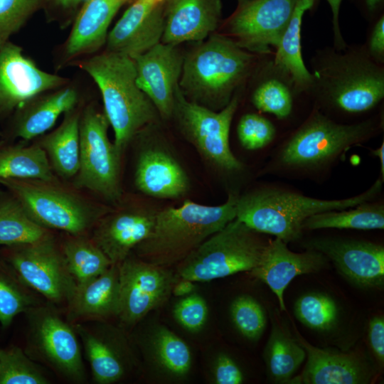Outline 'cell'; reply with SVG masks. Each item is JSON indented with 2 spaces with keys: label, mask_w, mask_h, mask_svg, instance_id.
Masks as SVG:
<instances>
[{
  "label": "cell",
  "mask_w": 384,
  "mask_h": 384,
  "mask_svg": "<svg viewBox=\"0 0 384 384\" xmlns=\"http://www.w3.org/2000/svg\"><path fill=\"white\" fill-rule=\"evenodd\" d=\"M326 73V91L331 102L351 113L372 109L384 96L381 68L366 59L340 57Z\"/></svg>",
  "instance_id": "9a60e30c"
},
{
  "label": "cell",
  "mask_w": 384,
  "mask_h": 384,
  "mask_svg": "<svg viewBox=\"0 0 384 384\" xmlns=\"http://www.w3.org/2000/svg\"><path fill=\"white\" fill-rule=\"evenodd\" d=\"M327 262L324 255L314 249L293 252L286 242L276 238L268 240L258 265L249 272L270 288L279 301L280 310L285 311L284 292L293 279L316 272L325 268Z\"/></svg>",
  "instance_id": "44dd1931"
},
{
  "label": "cell",
  "mask_w": 384,
  "mask_h": 384,
  "mask_svg": "<svg viewBox=\"0 0 384 384\" xmlns=\"http://www.w3.org/2000/svg\"><path fill=\"white\" fill-rule=\"evenodd\" d=\"M157 210L139 203L106 213L97 225L92 240L112 265H119L149 235Z\"/></svg>",
  "instance_id": "ffe728a7"
},
{
  "label": "cell",
  "mask_w": 384,
  "mask_h": 384,
  "mask_svg": "<svg viewBox=\"0 0 384 384\" xmlns=\"http://www.w3.org/2000/svg\"><path fill=\"white\" fill-rule=\"evenodd\" d=\"M238 107V98L234 96L222 110H212L188 100L178 85L171 118L206 161L223 171L235 173L242 170L243 164L230 149L229 132Z\"/></svg>",
  "instance_id": "52a82bcc"
},
{
  "label": "cell",
  "mask_w": 384,
  "mask_h": 384,
  "mask_svg": "<svg viewBox=\"0 0 384 384\" xmlns=\"http://www.w3.org/2000/svg\"><path fill=\"white\" fill-rule=\"evenodd\" d=\"M373 153L375 156H378L379 158L381 176L383 180V177H384V142L382 143V144L380 146L378 149L373 151Z\"/></svg>",
  "instance_id": "681fc988"
},
{
  "label": "cell",
  "mask_w": 384,
  "mask_h": 384,
  "mask_svg": "<svg viewBox=\"0 0 384 384\" xmlns=\"http://www.w3.org/2000/svg\"><path fill=\"white\" fill-rule=\"evenodd\" d=\"M258 233L235 218L176 265V275L203 282L250 272L258 265L268 242Z\"/></svg>",
  "instance_id": "5b68a950"
},
{
  "label": "cell",
  "mask_w": 384,
  "mask_h": 384,
  "mask_svg": "<svg viewBox=\"0 0 384 384\" xmlns=\"http://www.w3.org/2000/svg\"><path fill=\"white\" fill-rule=\"evenodd\" d=\"M149 347L158 367L174 378H182L189 372L192 356L186 342L168 329H156Z\"/></svg>",
  "instance_id": "e575fe53"
},
{
  "label": "cell",
  "mask_w": 384,
  "mask_h": 384,
  "mask_svg": "<svg viewBox=\"0 0 384 384\" xmlns=\"http://www.w3.org/2000/svg\"><path fill=\"white\" fill-rule=\"evenodd\" d=\"M373 130L368 122L341 124L316 113L285 144L281 152V161L284 165L293 167L319 166L363 141Z\"/></svg>",
  "instance_id": "8fae6325"
},
{
  "label": "cell",
  "mask_w": 384,
  "mask_h": 384,
  "mask_svg": "<svg viewBox=\"0 0 384 384\" xmlns=\"http://www.w3.org/2000/svg\"><path fill=\"white\" fill-rule=\"evenodd\" d=\"M193 282L189 279H178L174 285L171 293L176 297L188 296L192 294L196 289Z\"/></svg>",
  "instance_id": "c3c4849f"
},
{
  "label": "cell",
  "mask_w": 384,
  "mask_h": 384,
  "mask_svg": "<svg viewBox=\"0 0 384 384\" xmlns=\"http://www.w3.org/2000/svg\"><path fill=\"white\" fill-rule=\"evenodd\" d=\"M309 248L321 252L351 283L362 288L384 284V247L368 241L334 238L311 240Z\"/></svg>",
  "instance_id": "ac0fdd59"
},
{
  "label": "cell",
  "mask_w": 384,
  "mask_h": 384,
  "mask_svg": "<svg viewBox=\"0 0 384 384\" xmlns=\"http://www.w3.org/2000/svg\"><path fill=\"white\" fill-rule=\"evenodd\" d=\"M370 53L376 58L383 59L384 55V17L382 16L375 23L369 42Z\"/></svg>",
  "instance_id": "bcb514c9"
},
{
  "label": "cell",
  "mask_w": 384,
  "mask_h": 384,
  "mask_svg": "<svg viewBox=\"0 0 384 384\" xmlns=\"http://www.w3.org/2000/svg\"><path fill=\"white\" fill-rule=\"evenodd\" d=\"M110 124L104 113L87 107L80 118V167L77 186L106 200L121 199V156L109 139Z\"/></svg>",
  "instance_id": "9c48e42d"
},
{
  "label": "cell",
  "mask_w": 384,
  "mask_h": 384,
  "mask_svg": "<svg viewBox=\"0 0 384 384\" xmlns=\"http://www.w3.org/2000/svg\"><path fill=\"white\" fill-rule=\"evenodd\" d=\"M119 307L117 316L130 326L170 297L179 279L169 267L128 256L118 265Z\"/></svg>",
  "instance_id": "7c38bea8"
},
{
  "label": "cell",
  "mask_w": 384,
  "mask_h": 384,
  "mask_svg": "<svg viewBox=\"0 0 384 384\" xmlns=\"http://www.w3.org/2000/svg\"><path fill=\"white\" fill-rule=\"evenodd\" d=\"M44 0H0V46L9 41Z\"/></svg>",
  "instance_id": "60d3db41"
},
{
  "label": "cell",
  "mask_w": 384,
  "mask_h": 384,
  "mask_svg": "<svg viewBox=\"0 0 384 384\" xmlns=\"http://www.w3.org/2000/svg\"><path fill=\"white\" fill-rule=\"evenodd\" d=\"M80 67L101 92L104 114L114 134V145L122 156L142 129L159 122V114L137 85L132 58L107 50L84 60Z\"/></svg>",
  "instance_id": "7a4b0ae2"
},
{
  "label": "cell",
  "mask_w": 384,
  "mask_h": 384,
  "mask_svg": "<svg viewBox=\"0 0 384 384\" xmlns=\"http://www.w3.org/2000/svg\"><path fill=\"white\" fill-rule=\"evenodd\" d=\"M4 178L55 180L46 152L39 144L0 149V179Z\"/></svg>",
  "instance_id": "4dcf8cb0"
},
{
  "label": "cell",
  "mask_w": 384,
  "mask_h": 384,
  "mask_svg": "<svg viewBox=\"0 0 384 384\" xmlns=\"http://www.w3.org/2000/svg\"><path fill=\"white\" fill-rule=\"evenodd\" d=\"M49 235L48 229L35 222L11 194L0 196V245L32 243Z\"/></svg>",
  "instance_id": "d6a6232c"
},
{
  "label": "cell",
  "mask_w": 384,
  "mask_h": 384,
  "mask_svg": "<svg viewBox=\"0 0 384 384\" xmlns=\"http://www.w3.org/2000/svg\"><path fill=\"white\" fill-rule=\"evenodd\" d=\"M198 43L184 55L178 85L188 100L219 111L248 75L253 56L221 34Z\"/></svg>",
  "instance_id": "3957f363"
},
{
  "label": "cell",
  "mask_w": 384,
  "mask_h": 384,
  "mask_svg": "<svg viewBox=\"0 0 384 384\" xmlns=\"http://www.w3.org/2000/svg\"><path fill=\"white\" fill-rule=\"evenodd\" d=\"M6 260L21 279L48 303L68 306L72 300L77 283L50 235L32 243L9 246Z\"/></svg>",
  "instance_id": "30bf717a"
},
{
  "label": "cell",
  "mask_w": 384,
  "mask_h": 384,
  "mask_svg": "<svg viewBox=\"0 0 384 384\" xmlns=\"http://www.w3.org/2000/svg\"><path fill=\"white\" fill-rule=\"evenodd\" d=\"M296 0H244L228 21L238 46L258 54L277 47L290 20Z\"/></svg>",
  "instance_id": "4fadbf2b"
},
{
  "label": "cell",
  "mask_w": 384,
  "mask_h": 384,
  "mask_svg": "<svg viewBox=\"0 0 384 384\" xmlns=\"http://www.w3.org/2000/svg\"><path fill=\"white\" fill-rule=\"evenodd\" d=\"M213 380L216 384H241L243 373L238 364L229 356L220 353L213 366Z\"/></svg>",
  "instance_id": "ee69618b"
},
{
  "label": "cell",
  "mask_w": 384,
  "mask_h": 384,
  "mask_svg": "<svg viewBox=\"0 0 384 384\" xmlns=\"http://www.w3.org/2000/svg\"><path fill=\"white\" fill-rule=\"evenodd\" d=\"M62 246L68 268L77 285L102 274L112 264L92 240L83 235H72Z\"/></svg>",
  "instance_id": "836d02e7"
},
{
  "label": "cell",
  "mask_w": 384,
  "mask_h": 384,
  "mask_svg": "<svg viewBox=\"0 0 384 384\" xmlns=\"http://www.w3.org/2000/svg\"><path fill=\"white\" fill-rule=\"evenodd\" d=\"M342 1L343 0H326V1L330 6L333 16V26L335 44L339 48H342L345 46V43L341 33L338 23V15Z\"/></svg>",
  "instance_id": "7dc6e473"
},
{
  "label": "cell",
  "mask_w": 384,
  "mask_h": 384,
  "mask_svg": "<svg viewBox=\"0 0 384 384\" xmlns=\"http://www.w3.org/2000/svg\"><path fill=\"white\" fill-rule=\"evenodd\" d=\"M242 1H244V0H238L239 2Z\"/></svg>",
  "instance_id": "f5cc1de1"
},
{
  "label": "cell",
  "mask_w": 384,
  "mask_h": 384,
  "mask_svg": "<svg viewBox=\"0 0 384 384\" xmlns=\"http://www.w3.org/2000/svg\"><path fill=\"white\" fill-rule=\"evenodd\" d=\"M65 83V78L40 69L19 46L10 41L0 46V114L18 110Z\"/></svg>",
  "instance_id": "2e32d148"
},
{
  "label": "cell",
  "mask_w": 384,
  "mask_h": 384,
  "mask_svg": "<svg viewBox=\"0 0 384 384\" xmlns=\"http://www.w3.org/2000/svg\"><path fill=\"white\" fill-rule=\"evenodd\" d=\"M162 4L164 43L203 41L213 33L221 19V0H162Z\"/></svg>",
  "instance_id": "603a6c76"
},
{
  "label": "cell",
  "mask_w": 384,
  "mask_h": 384,
  "mask_svg": "<svg viewBox=\"0 0 384 384\" xmlns=\"http://www.w3.org/2000/svg\"><path fill=\"white\" fill-rule=\"evenodd\" d=\"M315 0H296L290 20L276 47L274 65L288 75L296 87L306 90L315 82V76L305 66L302 55L301 28L304 13Z\"/></svg>",
  "instance_id": "83f0119b"
},
{
  "label": "cell",
  "mask_w": 384,
  "mask_h": 384,
  "mask_svg": "<svg viewBox=\"0 0 384 384\" xmlns=\"http://www.w3.org/2000/svg\"><path fill=\"white\" fill-rule=\"evenodd\" d=\"M368 341L370 348L380 364L384 363V319L376 316L368 324Z\"/></svg>",
  "instance_id": "f6af8a7d"
},
{
  "label": "cell",
  "mask_w": 384,
  "mask_h": 384,
  "mask_svg": "<svg viewBox=\"0 0 384 384\" xmlns=\"http://www.w3.org/2000/svg\"><path fill=\"white\" fill-rule=\"evenodd\" d=\"M73 326L82 344L93 381L111 384L122 379L128 366L127 352L115 329L102 320L76 322Z\"/></svg>",
  "instance_id": "7402d4cb"
},
{
  "label": "cell",
  "mask_w": 384,
  "mask_h": 384,
  "mask_svg": "<svg viewBox=\"0 0 384 384\" xmlns=\"http://www.w3.org/2000/svg\"><path fill=\"white\" fill-rule=\"evenodd\" d=\"M252 102L260 112L272 114L279 119L288 117L292 109L289 89L275 78L260 83L252 93Z\"/></svg>",
  "instance_id": "f35d334b"
},
{
  "label": "cell",
  "mask_w": 384,
  "mask_h": 384,
  "mask_svg": "<svg viewBox=\"0 0 384 384\" xmlns=\"http://www.w3.org/2000/svg\"><path fill=\"white\" fill-rule=\"evenodd\" d=\"M9 264L0 262V324L7 328L15 316L39 303Z\"/></svg>",
  "instance_id": "d590c367"
},
{
  "label": "cell",
  "mask_w": 384,
  "mask_h": 384,
  "mask_svg": "<svg viewBox=\"0 0 384 384\" xmlns=\"http://www.w3.org/2000/svg\"><path fill=\"white\" fill-rule=\"evenodd\" d=\"M47 182L4 178L0 183L19 202L28 215L46 228L83 235L107 210L87 204L76 195Z\"/></svg>",
  "instance_id": "8992f818"
},
{
  "label": "cell",
  "mask_w": 384,
  "mask_h": 384,
  "mask_svg": "<svg viewBox=\"0 0 384 384\" xmlns=\"http://www.w3.org/2000/svg\"><path fill=\"white\" fill-rule=\"evenodd\" d=\"M77 102L78 93L72 87L32 100L18 110L20 112L15 121L14 135L29 140L44 134L62 114L73 110Z\"/></svg>",
  "instance_id": "4316f807"
},
{
  "label": "cell",
  "mask_w": 384,
  "mask_h": 384,
  "mask_svg": "<svg viewBox=\"0 0 384 384\" xmlns=\"http://www.w3.org/2000/svg\"><path fill=\"white\" fill-rule=\"evenodd\" d=\"M378 179L360 195L339 200H321L293 192L260 189L238 196L236 218L259 233L274 235L284 242L299 239L309 217L329 210L354 208L372 200L380 191Z\"/></svg>",
  "instance_id": "277c9868"
},
{
  "label": "cell",
  "mask_w": 384,
  "mask_h": 384,
  "mask_svg": "<svg viewBox=\"0 0 384 384\" xmlns=\"http://www.w3.org/2000/svg\"><path fill=\"white\" fill-rule=\"evenodd\" d=\"M49 380L21 348L0 349V384H47Z\"/></svg>",
  "instance_id": "8d00e7d4"
},
{
  "label": "cell",
  "mask_w": 384,
  "mask_h": 384,
  "mask_svg": "<svg viewBox=\"0 0 384 384\" xmlns=\"http://www.w3.org/2000/svg\"><path fill=\"white\" fill-rule=\"evenodd\" d=\"M238 198L231 193L219 206L186 200L180 206L158 210L151 233L134 249L137 257L164 267L178 265L236 218Z\"/></svg>",
  "instance_id": "6da1fadb"
},
{
  "label": "cell",
  "mask_w": 384,
  "mask_h": 384,
  "mask_svg": "<svg viewBox=\"0 0 384 384\" xmlns=\"http://www.w3.org/2000/svg\"><path fill=\"white\" fill-rule=\"evenodd\" d=\"M58 4L63 7H70L76 5L80 0H54Z\"/></svg>",
  "instance_id": "816d5d0a"
},
{
  "label": "cell",
  "mask_w": 384,
  "mask_h": 384,
  "mask_svg": "<svg viewBox=\"0 0 384 384\" xmlns=\"http://www.w3.org/2000/svg\"><path fill=\"white\" fill-rule=\"evenodd\" d=\"M306 351L283 326L272 324L264 358L268 375L279 383H289L304 359Z\"/></svg>",
  "instance_id": "f546056e"
},
{
  "label": "cell",
  "mask_w": 384,
  "mask_h": 384,
  "mask_svg": "<svg viewBox=\"0 0 384 384\" xmlns=\"http://www.w3.org/2000/svg\"><path fill=\"white\" fill-rule=\"evenodd\" d=\"M164 28L162 0H135L108 33L107 50L133 59L161 41Z\"/></svg>",
  "instance_id": "d6986e66"
},
{
  "label": "cell",
  "mask_w": 384,
  "mask_h": 384,
  "mask_svg": "<svg viewBox=\"0 0 384 384\" xmlns=\"http://www.w3.org/2000/svg\"><path fill=\"white\" fill-rule=\"evenodd\" d=\"M140 132L144 144L135 168L137 188L156 198L176 199L184 196L190 187L188 177L164 142L158 123L146 126Z\"/></svg>",
  "instance_id": "5bb4252c"
},
{
  "label": "cell",
  "mask_w": 384,
  "mask_h": 384,
  "mask_svg": "<svg viewBox=\"0 0 384 384\" xmlns=\"http://www.w3.org/2000/svg\"><path fill=\"white\" fill-rule=\"evenodd\" d=\"M233 321L239 332L250 340H256L266 326V317L260 304L252 297H237L230 306Z\"/></svg>",
  "instance_id": "ab89813d"
},
{
  "label": "cell",
  "mask_w": 384,
  "mask_h": 384,
  "mask_svg": "<svg viewBox=\"0 0 384 384\" xmlns=\"http://www.w3.org/2000/svg\"><path fill=\"white\" fill-rule=\"evenodd\" d=\"M119 283L118 265H112L102 274L78 284L67 306L68 320L76 322L104 320L118 315Z\"/></svg>",
  "instance_id": "d4e9b609"
},
{
  "label": "cell",
  "mask_w": 384,
  "mask_h": 384,
  "mask_svg": "<svg viewBox=\"0 0 384 384\" xmlns=\"http://www.w3.org/2000/svg\"><path fill=\"white\" fill-rule=\"evenodd\" d=\"M129 0H87L65 43L68 57L97 51L106 42L108 28L120 7Z\"/></svg>",
  "instance_id": "484cf974"
},
{
  "label": "cell",
  "mask_w": 384,
  "mask_h": 384,
  "mask_svg": "<svg viewBox=\"0 0 384 384\" xmlns=\"http://www.w3.org/2000/svg\"><path fill=\"white\" fill-rule=\"evenodd\" d=\"M177 46L160 42L133 58L138 86L165 119L172 117L175 91L183 68L184 55Z\"/></svg>",
  "instance_id": "e0dca14e"
},
{
  "label": "cell",
  "mask_w": 384,
  "mask_h": 384,
  "mask_svg": "<svg viewBox=\"0 0 384 384\" xmlns=\"http://www.w3.org/2000/svg\"><path fill=\"white\" fill-rule=\"evenodd\" d=\"M382 1L383 0H365V3L369 11H373L379 6Z\"/></svg>",
  "instance_id": "f907efd6"
},
{
  "label": "cell",
  "mask_w": 384,
  "mask_h": 384,
  "mask_svg": "<svg viewBox=\"0 0 384 384\" xmlns=\"http://www.w3.org/2000/svg\"><path fill=\"white\" fill-rule=\"evenodd\" d=\"M80 118L73 110L66 113L60 125L45 136L39 144L55 171L64 178L75 176L79 170Z\"/></svg>",
  "instance_id": "f1b7e54d"
},
{
  "label": "cell",
  "mask_w": 384,
  "mask_h": 384,
  "mask_svg": "<svg viewBox=\"0 0 384 384\" xmlns=\"http://www.w3.org/2000/svg\"><path fill=\"white\" fill-rule=\"evenodd\" d=\"M321 228L375 230L384 228V207L366 202L350 210H329L306 218L302 230Z\"/></svg>",
  "instance_id": "1f68e13d"
},
{
  "label": "cell",
  "mask_w": 384,
  "mask_h": 384,
  "mask_svg": "<svg viewBox=\"0 0 384 384\" xmlns=\"http://www.w3.org/2000/svg\"><path fill=\"white\" fill-rule=\"evenodd\" d=\"M294 314L309 329L328 331L336 324L338 311L336 303L331 297L321 293H309L296 301Z\"/></svg>",
  "instance_id": "74e56055"
},
{
  "label": "cell",
  "mask_w": 384,
  "mask_h": 384,
  "mask_svg": "<svg viewBox=\"0 0 384 384\" xmlns=\"http://www.w3.org/2000/svg\"><path fill=\"white\" fill-rule=\"evenodd\" d=\"M296 339L306 351L307 361L300 375L289 383L362 384L371 377L368 364L356 353H339L317 348L296 332Z\"/></svg>",
  "instance_id": "cb8c5ba5"
},
{
  "label": "cell",
  "mask_w": 384,
  "mask_h": 384,
  "mask_svg": "<svg viewBox=\"0 0 384 384\" xmlns=\"http://www.w3.org/2000/svg\"><path fill=\"white\" fill-rule=\"evenodd\" d=\"M174 315L183 328L191 332H197L203 327L207 320V304L200 295L191 294L176 304Z\"/></svg>",
  "instance_id": "7bdbcfd3"
},
{
  "label": "cell",
  "mask_w": 384,
  "mask_h": 384,
  "mask_svg": "<svg viewBox=\"0 0 384 384\" xmlns=\"http://www.w3.org/2000/svg\"><path fill=\"white\" fill-rule=\"evenodd\" d=\"M237 132L244 148L255 150L265 146L273 139L275 129L273 124L264 117L248 113L240 119Z\"/></svg>",
  "instance_id": "b9f144b4"
},
{
  "label": "cell",
  "mask_w": 384,
  "mask_h": 384,
  "mask_svg": "<svg viewBox=\"0 0 384 384\" xmlns=\"http://www.w3.org/2000/svg\"><path fill=\"white\" fill-rule=\"evenodd\" d=\"M54 305L37 304L26 312L28 322L26 353L46 365L60 378L82 383L85 368L73 325L65 321Z\"/></svg>",
  "instance_id": "ba28073f"
}]
</instances>
